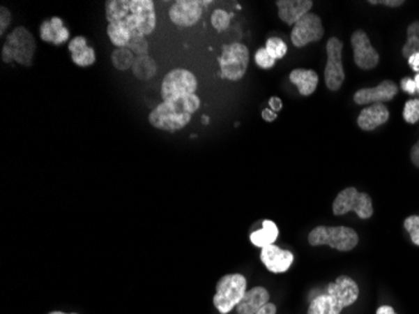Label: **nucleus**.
Returning a JSON list of instances; mask_svg holds the SVG:
<instances>
[{
  "label": "nucleus",
  "mask_w": 419,
  "mask_h": 314,
  "mask_svg": "<svg viewBox=\"0 0 419 314\" xmlns=\"http://www.w3.org/2000/svg\"><path fill=\"white\" fill-rule=\"evenodd\" d=\"M277 235H279V229L275 223L271 220H264L263 229L252 232L250 240L251 243L257 248H265L268 245L274 244Z\"/></svg>",
  "instance_id": "22"
},
{
  "label": "nucleus",
  "mask_w": 419,
  "mask_h": 314,
  "mask_svg": "<svg viewBox=\"0 0 419 314\" xmlns=\"http://www.w3.org/2000/svg\"><path fill=\"white\" fill-rule=\"evenodd\" d=\"M1 59H3V62L4 63H12L14 61V58H13L12 50L4 44L3 45V48H1Z\"/></svg>",
  "instance_id": "36"
},
{
  "label": "nucleus",
  "mask_w": 419,
  "mask_h": 314,
  "mask_svg": "<svg viewBox=\"0 0 419 314\" xmlns=\"http://www.w3.org/2000/svg\"><path fill=\"white\" fill-rule=\"evenodd\" d=\"M68 50L72 61L78 67H91L96 63V52L88 45L87 39L83 36L73 38L68 43Z\"/></svg>",
  "instance_id": "20"
},
{
  "label": "nucleus",
  "mask_w": 419,
  "mask_h": 314,
  "mask_svg": "<svg viewBox=\"0 0 419 314\" xmlns=\"http://www.w3.org/2000/svg\"><path fill=\"white\" fill-rule=\"evenodd\" d=\"M290 82L299 89L301 96H310L315 92L319 83V75L313 69H294L289 75Z\"/></svg>",
  "instance_id": "21"
},
{
  "label": "nucleus",
  "mask_w": 419,
  "mask_h": 314,
  "mask_svg": "<svg viewBox=\"0 0 419 314\" xmlns=\"http://www.w3.org/2000/svg\"><path fill=\"white\" fill-rule=\"evenodd\" d=\"M401 87L404 92H407L409 94H417V86H416V82L414 80L411 78H403L401 82Z\"/></svg>",
  "instance_id": "34"
},
{
  "label": "nucleus",
  "mask_w": 419,
  "mask_h": 314,
  "mask_svg": "<svg viewBox=\"0 0 419 314\" xmlns=\"http://www.w3.org/2000/svg\"><path fill=\"white\" fill-rule=\"evenodd\" d=\"M312 0H279L276 6L279 9V18L288 25H295L313 8Z\"/></svg>",
  "instance_id": "16"
},
{
  "label": "nucleus",
  "mask_w": 419,
  "mask_h": 314,
  "mask_svg": "<svg viewBox=\"0 0 419 314\" xmlns=\"http://www.w3.org/2000/svg\"><path fill=\"white\" fill-rule=\"evenodd\" d=\"M249 59L250 54L245 44H226L219 59L221 77L234 82L243 80L249 67Z\"/></svg>",
  "instance_id": "6"
},
{
  "label": "nucleus",
  "mask_w": 419,
  "mask_h": 314,
  "mask_svg": "<svg viewBox=\"0 0 419 314\" xmlns=\"http://www.w3.org/2000/svg\"><path fill=\"white\" fill-rule=\"evenodd\" d=\"M202 122H204V125H208V122H210V119H208V117H206V116H204V117H202Z\"/></svg>",
  "instance_id": "44"
},
{
  "label": "nucleus",
  "mask_w": 419,
  "mask_h": 314,
  "mask_svg": "<svg viewBox=\"0 0 419 314\" xmlns=\"http://www.w3.org/2000/svg\"><path fill=\"white\" fill-rule=\"evenodd\" d=\"M111 59L114 68L119 70H128L132 69L136 56L132 53L130 48H116L112 52Z\"/></svg>",
  "instance_id": "25"
},
{
  "label": "nucleus",
  "mask_w": 419,
  "mask_h": 314,
  "mask_svg": "<svg viewBox=\"0 0 419 314\" xmlns=\"http://www.w3.org/2000/svg\"><path fill=\"white\" fill-rule=\"evenodd\" d=\"M197 86L199 82L192 72L183 68L172 69L163 78L161 97L163 102L183 98L196 94Z\"/></svg>",
  "instance_id": "7"
},
{
  "label": "nucleus",
  "mask_w": 419,
  "mask_h": 314,
  "mask_svg": "<svg viewBox=\"0 0 419 314\" xmlns=\"http://www.w3.org/2000/svg\"><path fill=\"white\" fill-rule=\"evenodd\" d=\"M359 297V287L349 276H339L330 283L324 294L315 297L307 314H340L344 308L349 307Z\"/></svg>",
  "instance_id": "3"
},
{
  "label": "nucleus",
  "mask_w": 419,
  "mask_h": 314,
  "mask_svg": "<svg viewBox=\"0 0 419 314\" xmlns=\"http://www.w3.org/2000/svg\"><path fill=\"white\" fill-rule=\"evenodd\" d=\"M414 82H416V86H417V92L419 94V73L414 77Z\"/></svg>",
  "instance_id": "43"
},
{
  "label": "nucleus",
  "mask_w": 419,
  "mask_h": 314,
  "mask_svg": "<svg viewBox=\"0 0 419 314\" xmlns=\"http://www.w3.org/2000/svg\"><path fill=\"white\" fill-rule=\"evenodd\" d=\"M68 28L64 27V23L61 18L53 17L49 20H44L39 28V37L47 43L54 45H62L67 43L69 39Z\"/></svg>",
  "instance_id": "17"
},
{
  "label": "nucleus",
  "mask_w": 419,
  "mask_h": 314,
  "mask_svg": "<svg viewBox=\"0 0 419 314\" xmlns=\"http://www.w3.org/2000/svg\"><path fill=\"white\" fill-rule=\"evenodd\" d=\"M107 34L116 48H127L131 42L132 34L122 25L108 24Z\"/></svg>",
  "instance_id": "24"
},
{
  "label": "nucleus",
  "mask_w": 419,
  "mask_h": 314,
  "mask_svg": "<svg viewBox=\"0 0 419 314\" xmlns=\"http://www.w3.org/2000/svg\"><path fill=\"white\" fill-rule=\"evenodd\" d=\"M6 44L12 50L14 61L24 67H31L34 54L37 50V43L34 36L25 27H17L12 33L8 34Z\"/></svg>",
  "instance_id": "9"
},
{
  "label": "nucleus",
  "mask_w": 419,
  "mask_h": 314,
  "mask_svg": "<svg viewBox=\"0 0 419 314\" xmlns=\"http://www.w3.org/2000/svg\"><path fill=\"white\" fill-rule=\"evenodd\" d=\"M230 20H231V14L222 9L215 10L211 15V24L218 31H226L230 25Z\"/></svg>",
  "instance_id": "28"
},
{
  "label": "nucleus",
  "mask_w": 419,
  "mask_h": 314,
  "mask_svg": "<svg viewBox=\"0 0 419 314\" xmlns=\"http://www.w3.org/2000/svg\"><path fill=\"white\" fill-rule=\"evenodd\" d=\"M257 314H276V306L273 303H268Z\"/></svg>",
  "instance_id": "41"
},
{
  "label": "nucleus",
  "mask_w": 419,
  "mask_h": 314,
  "mask_svg": "<svg viewBox=\"0 0 419 314\" xmlns=\"http://www.w3.org/2000/svg\"><path fill=\"white\" fill-rule=\"evenodd\" d=\"M354 211L360 219H370L373 215V202L368 194L359 193L356 188H346L339 193L333 204L334 215Z\"/></svg>",
  "instance_id": "8"
},
{
  "label": "nucleus",
  "mask_w": 419,
  "mask_h": 314,
  "mask_svg": "<svg viewBox=\"0 0 419 314\" xmlns=\"http://www.w3.org/2000/svg\"><path fill=\"white\" fill-rule=\"evenodd\" d=\"M376 314H397L395 312V309L389 306H383V307L378 308Z\"/></svg>",
  "instance_id": "42"
},
{
  "label": "nucleus",
  "mask_w": 419,
  "mask_h": 314,
  "mask_svg": "<svg viewBox=\"0 0 419 314\" xmlns=\"http://www.w3.org/2000/svg\"><path fill=\"white\" fill-rule=\"evenodd\" d=\"M403 117L409 125H413L419 121V100H409L403 111Z\"/></svg>",
  "instance_id": "29"
},
{
  "label": "nucleus",
  "mask_w": 419,
  "mask_h": 314,
  "mask_svg": "<svg viewBox=\"0 0 419 314\" xmlns=\"http://www.w3.org/2000/svg\"><path fill=\"white\" fill-rule=\"evenodd\" d=\"M260 257L266 269L271 273H284L294 262V255L291 251H282L276 245H268L263 248Z\"/></svg>",
  "instance_id": "15"
},
{
  "label": "nucleus",
  "mask_w": 419,
  "mask_h": 314,
  "mask_svg": "<svg viewBox=\"0 0 419 314\" xmlns=\"http://www.w3.org/2000/svg\"><path fill=\"white\" fill-rule=\"evenodd\" d=\"M49 314H66V313H62V312H52V313ZM70 314H75V313H70Z\"/></svg>",
  "instance_id": "45"
},
{
  "label": "nucleus",
  "mask_w": 419,
  "mask_h": 314,
  "mask_svg": "<svg viewBox=\"0 0 419 314\" xmlns=\"http://www.w3.org/2000/svg\"><path fill=\"white\" fill-rule=\"evenodd\" d=\"M269 106L274 112H280L282 108V102L279 97H271L269 100Z\"/></svg>",
  "instance_id": "37"
},
{
  "label": "nucleus",
  "mask_w": 419,
  "mask_h": 314,
  "mask_svg": "<svg viewBox=\"0 0 419 314\" xmlns=\"http://www.w3.org/2000/svg\"><path fill=\"white\" fill-rule=\"evenodd\" d=\"M132 73L139 81H150L157 73V64L152 57H136L135 63L132 66Z\"/></svg>",
  "instance_id": "23"
},
{
  "label": "nucleus",
  "mask_w": 419,
  "mask_h": 314,
  "mask_svg": "<svg viewBox=\"0 0 419 314\" xmlns=\"http://www.w3.org/2000/svg\"><path fill=\"white\" fill-rule=\"evenodd\" d=\"M169 17L178 27H194L202 17V1L178 0L169 8Z\"/></svg>",
  "instance_id": "13"
},
{
  "label": "nucleus",
  "mask_w": 419,
  "mask_h": 314,
  "mask_svg": "<svg viewBox=\"0 0 419 314\" xmlns=\"http://www.w3.org/2000/svg\"><path fill=\"white\" fill-rule=\"evenodd\" d=\"M324 37V27L321 19L313 13H307L294 25L291 31V42L296 48H303L309 43L319 42Z\"/></svg>",
  "instance_id": "11"
},
{
  "label": "nucleus",
  "mask_w": 419,
  "mask_h": 314,
  "mask_svg": "<svg viewBox=\"0 0 419 314\" xmlns=\"http://www.w3.org/2000/svg\"><path fill=\"white\" fill-rule=\"evenodd\" d=\"M266 50L269 52L270 56L274 59H282L288 53V45L282 40V38L271 37L266 40L265 45Z\"/></svg>",
  "instance_id": "27"
},
{
  "label": "nucleus",
  "mask_w": 419,
  "mask_h": 314,
  "mask_svg": "<svg viewBox=\"0 0 419 314\" xmlns=\"http://www.w3.org/2000/svg\"><path fill=\"white\" fill-rule=\"evenodd\" d=\"M389 119V111L382 103H376L364 108L359 114L358 126L364 131H373L376 127L384 125Z\"/></svg>",
  "instance_id": "18"
},
{
  "label": "nucleus",
  "mask_w": 419,
  "mask_h": 314,
  "mask_svg": "<svg viewBox=\"0 0 419 314\" xmlns=\"http://www.w3.org/2000/svg\"><path fill=\"white\" fill-rule=\"evenodd\" d=\"M414 53H419V22H413L408 27L407 42L402 50V54L407 59Z\"/></svg>",
  "instance_id": "26"
},
{
  "label": "nucleus",
  "mask_w": 419,
  "mask_h": 314,
  "mask_svg": "<svg viewBox=\"0 0 419 314\" xmlns=\"http://www.w3.org/2000/svg\"><path fill=\"white\" fill-rule=\"evenodd\" d=\"M200 97L197 94L162 102L151 111L148 122L161 131H180L190 124L192 114L200 108Z\"/></svg>",
  "instance_id": "2"
},
{
  "label": "nucleus",
  "mask_w": 419,
  "mask_h": 314,
  "mask_svg": "<svg viewBox=\"0 0 419 314\" xmlns=\"http://www.w3.org/2000/svg\"><path fill=\"white\" fill-rule=\"evenodd\" d=\"M108 24L122 25L132 37H147L156 28V10L152 0H108Z\"/></svg>",
  "instance_id": "1"
},
{
  "label": "nucleus",
  "mask_w": 419,
  "mask_h": 314,
  "mask_svg": "<svg viewBox=\"0 0 419 314\" xmlns=\"http://www.w3.org/2000/svg\"><path fill=\"white\" fill-rule=\"evenodd\" d=\"M351 47L354 50V62L359 68H376L379 63V54L370 43L368 34L364 31H354L351 36Z\"/></svg>",
  "instance_id": "12"
},
{
  "label": "nucleus",
  "mask_w": 419,
  "mask_h": 314,
  "mask_svg": "<svg viewBox=\"0 0 419 314\" xmlns=\"http://www.w3.org/2000/svg\"><path fill=\"white\" fill-rule=\"evenodd\" d=\"M12 23V13L6 6H0V36L6 33L8 27Z\"/></svg>",
  "instance_id": "33"
},
{
  "label": "nucleus",
  "mask_w": 419,
  "mask_h": 314,
  "mask_svg": "<svg viewBox=\"0 0 419 314\" xmlns=\"http://www.w3.org/2000/svg\"><path fill=\"white\" fill-rule=\"evenodd\" d=\"M246 278L241 274H226L218 282L213 306L220 313L227 314L238 306L246 293Z\"/></svg>",
  "instance_id": "5"
},
{
  "label": "nucleus",
  "mask_w": 419,
  "mask_h": 314,
  "mask_svg": "<svg viewBox=\"0 0 419 314\" xmlns=\"http://www.w3.org/2000/svg\"><path fill=\"white\" fill-rule=\"evenodd\" d=\"M411 160H412V163L417 167H419V140L417 141V144H414L412 151H411Z\"/></svg>",
  "instance_id": "40"
},
{
  "label": "nucleus",
  "mask_w": 419,
  "mask_h": 314,
  "mask_svg": "<svg viewBox=\"0 0 419 314\" xmlns=\"http://www.w3.org/2000/svg\"><path fill=\"white\" fill-rule=\"evenodd\" d=\"M343 47L344 44L337 37H332L326 43V62L324 78L326 87L330 91H339L345 80L344 67H343Z\"/></svg>",
  "instance_id": "10"
},
{
  "label": "nucleus",
  "mask_w": 419,
  "mask_h": 314,
  "mask_svg": "<svg viewBox=\"0 0 419 314\" xmlns=\"http://www.w3.org/2000/svg\"><path fill=\"white\" fill-rule=\"evenodd\" d=\"M261 116H263V119H265L266 122H273V121H275L276 117H277L276 112H274L271 108H265L263 113H261Z\"/></svg>",
  "instance_id": "39"
},
{
  "label": "nucleus",
  "mask_w": 419,
  "mask_h": 314,
  "mask_svg": "<svg viewBox=\"0 0 419 314\" xmlns=\"http://www.w3.org/2000/svg\"><path fill=\"white\" fill-rule=\"evenodd\" d=\"M127 48H130L132 53L136 57L147 56L148 50H150L146 37H132L131 42H130Z\"/></svg>",
  "instance_id": "30"
},
{
  "label": "nucleus",
  "mask_w": 419,
  "mask_h": 314,
  "mask_svg": "<svg viewBox=\"0 0 419 314\" xmlns=\"http://www.w3.org/2000/svg\"><path fill=\"white\" fill-rule=\"evenodd\" d=\"M408 63H409L411 68L413 69L414 72L419 73V53H414V54L409 57Z\"/></svg>",
  "instance_id": "38"
},
{
  "label": "nucleus",
  "mask_w": 419,
  "mask_h": 314,
  "mask_svg": "<svg viewBox=\"0 0 419 314\" xmlns=\"http://www.w3.org/2000/svg\"><path fill=\"white\" fill-rule=\"evenodd\" d=\"M359 241L356 230L346 226H318L309 234V244L328 245L340 251H351Z\"/></svg>",
  "instance_id": "4"
},
{
  "label": "nucleus",
  "mask_w": 419,
  "mask_h": 314,
  "mask_svg": "<svg viewBox=\"0 0 419 314\" xmlns=\"http://www.w3.org/2000/svg\"><path fill=\"white\" fill-rule=\"evenodd\" d=\"M255 62H257V67H260V68L270 69L275 66L276 61L270 56L266 48H260L255 54Z\"/></svg>",
  "instance_id": "31"
},
{
  "label": "nucleus",
  "mask_w": 419,
  "mask_h": 314,
  "mask_svg": "<svg viewBox=\"0 0 419 314\" xmlns=\"http://www.w3.org/2000/svg\"><path fill=\"white\" fill-rule=\"evenodd\" d=\"M398 94V86L393 81H383L376 87L362 88L354 94V102L357 105H372L388 102Z\"/></svg>",
  "instance_id": "14"
},
{
  "label": "nucleus",
  "mask_w": 419,
  "mask_h": 314,
  "mask_svg": "<svg viewBox=\"0 0 419 314\" xmlns=\"http://www.w3.org/2000/svg\"><path fill=\"white\" fill-rule=\"evenodd\" d=\"M404 227L409 232L414 244L419 246V216L413 215V216L407 218L404 221Z\"/></svg>",
  "instance_id": "32"
},
{
  "label": "nucleus",
  "mask_w": 419,
  "mask_h": 314,
  "mask_svg": "<svg viewBox=\"0 0 419 314\" xmlns=\"http://www.w3.org/2000/svg\"><path fill=\"white\" fill-rule=\"evenodd\" d=\"M370 4H384V6H390V8H398V6H403L404 1L403 0H382V1H374L372 0L370 1Z\"/></svg>",
  "instance_id": "35"
},
{
  "label": "nucleus",
  "mask_w": 419,
  "mask_h": 314,
  "mask_svg": "<svg viewBox=\"0 0 419 314\" xmlns=\"http://www.w3.org/2000/svg\"><path fill=\"white\" fill-rule=\"evenodd\" d=\"M269 292L264 287H255L245 293L236 309L238 314H257L269 303Z\"/></svg>",
  "instance_id": "19"
}]
</instances>
